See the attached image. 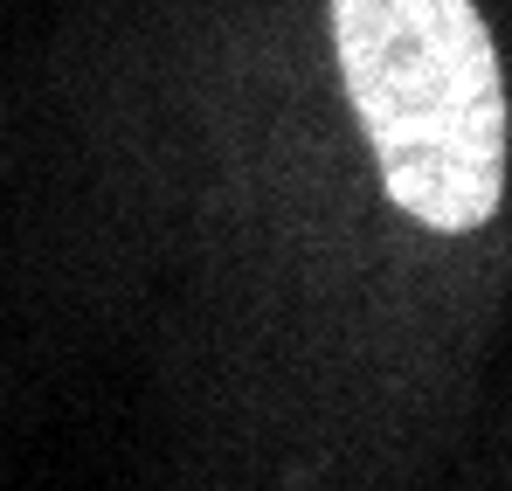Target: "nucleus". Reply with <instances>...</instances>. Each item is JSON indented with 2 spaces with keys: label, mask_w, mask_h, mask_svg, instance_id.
I'll return each mask as SVG.
<instances>
[{
  "label": "nucleus",
  "mask_w": 512,
  "mask_h": 491,
  "mask_svg": "<svg viewBox=\"0 0 512 491\" xmlns=\"http://www.w3.org/2000/svg\"><path fill=\"white\" fill-rule=\"evenodd\" d=\"M340 70L388 194L443 236L506 201V83L471 0H333Z\"/></svg>",
  "instance_id": "obj_1"
}]
</instances>
